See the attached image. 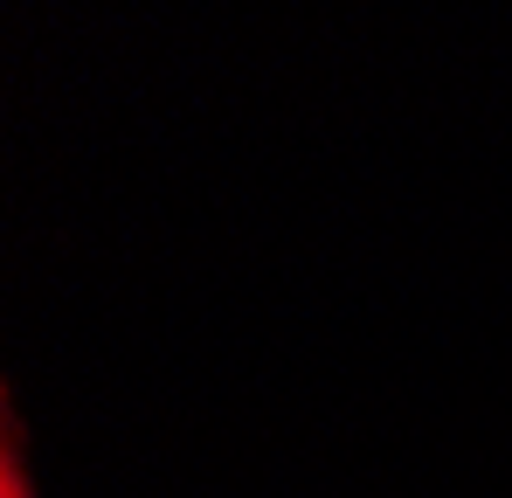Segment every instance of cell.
<instances>
[{
  "instance_id": "1",
  "label": "cell",
  "mask_w": 512,
  "mask_h": 498,
  "mask_svg": "<svg viewBox=\"0 0 512 498\" xmlns=\"http://www.w3.org/2000/svg\"><path fill=\"white\" fill-rule=\"evenodd\" d=\"M0 498H35V492H28V471H21V457H14V443H7V471H0Z\"/></svg>"
}]
</instances>
